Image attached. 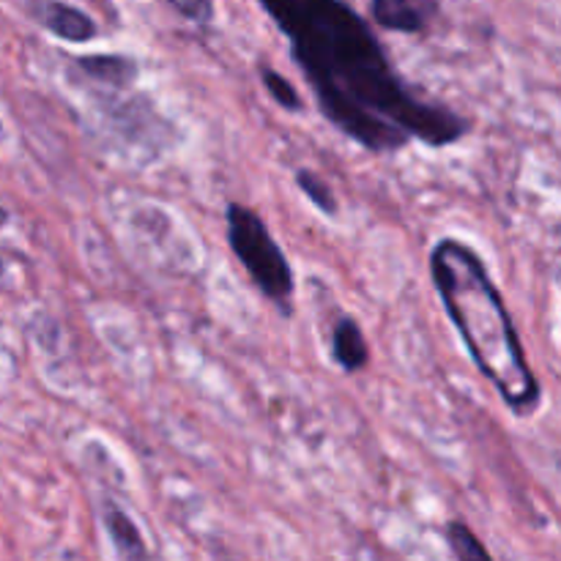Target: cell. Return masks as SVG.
<instances>
[{
	"instance_id": "cell-7",
	"label": "cell",
	"mask_w": 561,
	"mask_h": 561,
	"mask_svg": "<svg viewBox=\"0 0 561 561\" xmlns=\"http://www.w3.org/2000/svg\"><path fill=\"white\" fill-rule=\"evenodd\" d=\"M77 71L88 80L99 82V85H110L115 91H124L140 75V64L131 55L118 53H99V55H80L71 60Z\"/></svg>"
},
{
	"instance_id": "cell-11",
	"label": "cell",
	"mask_w": 561,
	"mask_h": 561,
	"mask_svg": "<svg viewBox=\"0 0 561 561\" xmlns=\"http://www.w3.org/2000/svg\"><path fill=\"white\" fill-rule=\"evenodd\" d=\"M261 82L268 91V96H272L274 102H277V107H283L285 113H305V102H301L299 91H296V85L288 77L268 69V66H261Z\"/></svg>"
},
{
	"instance_id": "cell-2",
	"label": "cell",
	"mask_w": 561,
	"mask_h": 561,
	"mask_svg": "<svg viewBox=\"0 0 561 561\" xmlns=\"http://www.w3.org/2000/svg\"><path fill=\"white\" fill-rule=\"evenodd\" d=\"M427 266L444 312L458 329L480 376L496 389L515 416L537 414L542 383L531 370L502 290L493 283L480 252L447 236L433 244Z\"/></svg>"
},
{
	"instance_id": "cell-6",
	"label": "cell",
	"mask_w": 561,
	"mask_h": 561,
	"mask_svg": "<svg viewBox=\"0 0 561 561\" xmlns=\"http://www.w3.org/2000/svg\"><path fill=\"white\" fill-rule=\"evenodd\" d=\"M332 362L343 373L354 376L370 365V345H367L365 332L354 316H340L332 329V343H329Z\"/></svg>"
},
{
	"instance_id": "cell-1",
	"label": "cell",
	"mask_w": 561,
	"mask_h": 561,
	"mask_svg": "<svg viewBox=\"0 0 561 561\" xmlns=\"http://www.w3.org/2000/svg\"><path fill=\"white\" fill-rule=\"evenodd\" d=\"M288 38L290 58L323 118L370 153L409 142L447 148L471 135V121L411 85L365 16L345 0H261Z\"/></svg>"
},
{
	"instance_id": "cell-5",
	"label": "cell",
	"mask_w": 561,
	"mask_h": 561,
	"mask_svg": "<svg viewBox=\"0 0 561 561\" xmlns=\"http://www.w3.org/2000/svg\"><path fill=\"white\" fill-rule=\"evenodd\" d=\"M370 16L389 33H425L438 16V0H373Z\"/></svg>"
},
{
	"instance_id": "cell-8",
	"label": "cell",
	"mask_w": 561,
	"mask_h": 561,
	"mask_svg": "<svg viewBox=\"0 0 561 561\" xmlns=\"http://www.w3.org/2000/svg\"><path fill=\"white\" fill-rule=\"evenodd\" d=\"M102 526H104V535H107L110 542H113L115 557H121V559H146L148 557V548H146V542H142L140 529H137V524L131 520V515L126 513L121 504H115V502L102 504Z\"/></svg>"
},
{
	"instance_id": "cell-12",
	"label": "cell",
	"mask_w": 561,
	"mask_h": 561,
	"mask_svg": "<svg viewBox=\"0 0 561 561\" xmlns=\"http://www.w3.org/2000/svg\"><path fill=\"white\" fill-rule=\"evenodd\" d=\"M164 3L195 25H208L214 20V0H164Z\"/></svg>"
},
{
	"instance_id": "cell-3",
	"label": "cell",
	"mask_w": 561,
	"mask_h": 561,
	"mask_svg": "<svg viewBox=\"0 0 561 561\" xmlns=\"http://www.w3.org/2000/svg\"><path fill=\"white\" fill-rule=\"evenodd\" d=\"M225 236H228L230 252L241 263L252 285L274 307H279L283 316H290L294 312L290 301L296 294L294 266H290L288 255L277 244L261 214L244 203L228 201V206H225Z\"/></svg>"
},
{
	"instance_id": "cell-4",
	"label": "cell",
	"mask_w": 561,
	"mask_h": 561,
	"mask_svg": "<svg viewBox=\"0 0 561 561\" xmlns=\"http://www.w3.org/2000/svg\"><path fill=\"white\" fill-rule=\"evenodd\" d=\"M33 20L58 36L60 42L69 44H88L99 36V25L91 14H85L77 5L64 3V0H44L33 5Z\"/></svg>"
},
{
	"instance_id": "cell-9",
	"label": "cell",
	"mask_w": 561,
	"mask_h": 561,
	"mask_svg": "<svg viewBox=\"0 0 561 561\" xmlns=\"http://www.w3.org/2000/svg\"><path fill=\"white\" fill-rule=\"evenodd\" d=\"M294 181H296V186L301 190V195H305L307 201L318 208V211L327 214V217H337V211H340L337 195H334L332 186H329L327 181L316 173V170L299 168L294 173Z\"/></svg>"
},
{
	"instance_id": "cell-10",
	"label": "cell",
	"mask_w": 561,
	"mask_h": 561,
	"mask_svg": "<svg viewBox=\"0 0 561 561\" xmlns=\"http://www.w3.org/2000/svg\"><path fill=\"white\" fill-rule=\"evenodd\" d=\"M444 540H447L449 551L460 561H474V559H491V551L480 542V537L463 524V520H449L444 526Z\"/></svg>"
},
{
	"instance_id": "cell-13",
	"label": "cell",
	"mask_w": 561,
	"mask_h": 561,
	"mask_svg": "<svg viewBox=\"0 0 561 561\" xmlns=\"http://www.w3.org/2000/svg\"><path fill=\"white\" fill-rule=\"evenodd\" d=\"M5 222H9V211H5V208H0V228H3Z\"/></svg>"
},
{
	"instance_id": "cell-14",
	"label": "cell",
	"mask_w": 561,
	"mask_h": 561,
	"mask_svg": "<svg viewBox=\"0 0 561 561\" xmlns=\"http://www.w3.org/2000/svg\"><path fill=\"white\" fill-rule=\"evenodd\" d=\"M3 274H5V261H3V255H0V279H3Z\"/></svg>"
}]
</instances>
